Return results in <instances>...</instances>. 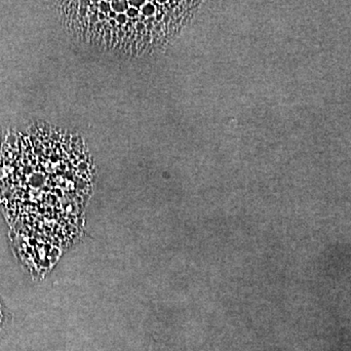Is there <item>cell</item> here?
<instances>
[{
    "instance_id": "6da1fadb",
    "label": "cell",
    "mask_w": 351,
    "mask_h": 351,
    "mask_svg": "<svg viewBox=\"0 0 351 351\" xmlns=\"http://www.w3.org/2000/svg\"><path fill=\"white\" fill-rule=\"evenodd\" d=\"M149 351H152V350H149Z\"/></svg>"
}]
</instances>
